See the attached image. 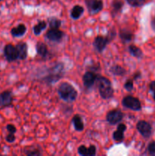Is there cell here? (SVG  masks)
<instances>
[{
	"label": "cell",
	"instance_id": "cell-1",
	"mask_svg": "<svg viewBox=\"0 0 155 156\" xmlns=\"http://www.w3.org/2000/svg\"><path fill=\"white\" fill-rule=\"evenodd\" d=\"M57 91L59 98L67 103L74 101L78 97V91L68 82H62Z\"/></svg>",
	"mask_w": 155,
	"mask_h": 156
},
{
	"label": "cell",
	"instance_id": "cell-2",
	"mask_svg": "<svg viewBox=\"0 0 155 156\" xmlns=\"http://www.w3.org/2000/svg\"><path fill=\"white\" fill-rule=\"evenodd\" d=\"M97 88L100 97L104 100H108L113 97L114 90L112 87L111 82L106 77L99 76L97 80Z\"/></svg>",
	"mask_w": 155,
	"mask_h": 156
},
{
	"label": "cell",
	"instance_id": "cell-3",
	"mask_svg": "<svg viewBox=\"0 0 155 156\" xmlns=\"http://www.w3.org/2000/svg\"><path fill=\"white\" fill-rule=\"evenodd\" d=\"M64 66L62 63H58L49 69V74L44 77V81L48 84H54L62 79L64 74Z\"/></svg>",
	"mask_w": 155,
	"mask_h": 156
},
{
	"label": "cell",
	"instance_id": "cell-4",
	"mask_svg": "<svg viewBox=\"0 0 155 156\" xmlns=\"http://www.w3.org/2000/svg\"><path fill=\"white\" fill-rule=\"evenodd\" d=\"M122 105L124 108L132 110L134 111H138L141 110V104L139 99L132 95L126 96L122 101Z\"/></svg>",
	"mask_w": 155,
	"mask_h": 156
},
{
	"label": "cell",
	"instance_id": "cell-5",
	"mask_svg": "<svg viewBox=\"0 0 155 156\" xmlns=\"http://www.w3.org/2000/svg\"><path fill=\"white\" fill-rule=\"evenodd\" d=\"M123 117H124V114L120 110L114 109L106 114V120L109 124L115 125L117 123H119L122 120Z\"/></svg>",
	"mask_w": 155,
	"mask_h": 156
},
{
	"label": "cell",
	"instance_id": "cell-6",
	"mask_svg": "<svg viewBox=\"0 0 155 156\" xmlns=\"http://www.w3.org/2000/svg\"><path fill=\"white\" fill-rule=\"evenodd\" d=\"M99 75H97L95 72L91 71L88 70L86 73L84 74L82 80H83L84 86L86 89H91L94 84L97 82V78H98Z\"/></svg>",
	"mask_w": 155,
	"mask_h": 156
},
{
	"label": "cell",
	"instance_id": "cell-7",
	"mask_svg": "<svg viewBox=\"0 0 155 156\" xmlns=\"http://www.w3.org/2000/svg\"><path fill=\"white\" fill-rule=\"evenodd\" d=\"M85 4L91 15H94L99 13L103 8L102 0H85Z\"/></svg>",
	"mask_w": 155,
	"mask_h": 156
},
{
	"label": "cell",
	"instance_id": "cell-8",
	"mask_svg": "<svg viewBox=\"0 0 155 156\" xmlns=\"http://www.w3.org/2000/svg\"><path fill=\"white\" fill-rule=\"evenodd\" d=\"M136 128L144 138H149L152 134V127L150 123L144 120H140L137 123Z\"/></svg>",
	"mask_w": 155,
	"mask_h": 156
},
{
	"label": "cell",
	"instance_id": "cell-9",
	"mask_svg": "<svg viewBox=\"0 0 155 156\" xmlns=\"http://www.w3.org/2000/svg\"><path fill=\"white\" fill-rule=\"evenodd\" d=\"M65 36V33L59 29H52L50 28L46 31L45 34V37L52 42L59 43Z\"/></svg>",
	"mask_w": 155,
	"mask_h": 156
},
{
	"label": "cell",
	"instance_id": "cell-10",
	"mask_svg": "<svg viewBox=\"0 0 155 156\" xmlns=\"http://www.w3.org/2000/svg\"><path fill=\"white\" fill-rule=\"evenodd\" d=\"M109 43V41L106 36H97L94 38L93 46H94L95 50H97L98 53H103Z\"/></svg>",
	"mask_w": 155,
	"mask_h": 156
},
{
	"label": "cell",
	"instance_id": "cell-11",
	"mask_svg": "<svg viewBox=\"0 0 155 156\" xmlns=\"http://www.w3.org/2000/svg\"><path fill=\"white\" fill-rule=\"evenodd\" d=\"M4 54L6 59L9 62H13L18 59V51L16 47H14L12 44H8L4 48Z\"/></svg>",
	"mask_w": 155,
	"mask_h": 156
},
{
	"label": "cell",
	"instance_id": "cell-12",
	"mask_svg": "<svg viewBox=\"0 0 155 156\" xmlns=\"http://www.w3.org/2000/svg\"><path fill=\"white\" fill-rule=\"evenodd\" d=\"M126 130V126L124 123H119L117 126V129L115 132L112 133V139L115 140V142L118 143H121L124 140L125 135L124 133Z\"/></svg>",
	"mask_w": 155,
	"mask_h": 156
},
{
	"label": "cell",
	"instance_id": "cell-13",
	"mask_svg": "<svg viewBox=\"0 0 155 156\" xmlns=\"http://www.w3.org/2000/svg\"><path fill=\"white\" fill-rule=\"evenodd\" d=\"M13 101L12 94L11 91H5L0 93V106L8 107L10 106Z\"/></svg>",
	"mask_w": 155,
	"mask_h": 156
},
{
	"label": "cell",
	"instance_id": "cell-14",
	"mask_svg": "<svg viewBox=\"0 0 155 156\" xmlns=\"http://www.w3.org/2000/svg\"><path fill=\"white\" fill-rule=\"evenodd\" d=\"M96 152L97 149L94 145H91L88 148L85 146H81L78 149V152L81 156H94L96 155Z\"/></svg>",
	"mask_w": 155,
	"mask_h": 156
},
{
	"label": "cell",
	"instance_id": "cell-15",
	"mask_svg": "<svg viewBox=\"0 0 155 156\" xmlns=\"http://www.w3.org/2000/svg\"><path fill=\"white\" fill-rule=\"evenodd\" d=\"M17 51H18V59L21 60H24L27 57V44L25 42H20L16 46Z\"/></svg>",
	"mask_w": 155,
	"mask_h": 156
},
{
	"label": "cell",
	"instance_id": "cell-16",
	"mask_svg": "<svg viewBox=\"0 0 155 156\" xmlns=\"http://www.w3.org/2000/svg\"><path fill=\"white\" fill-rule=\"evenodd\" d=\"M119 35L123 43L130 42L134 39V34L127 29H120Z\"/></svg>",
	"mask_w": 155,
	"mask_h": 156
},
{
	"label": "cell",
	"instance_id": "cell-17",
	"mask_svg": "<svg viewBox=\"0 0 155 156\" xmlns=\"http://www.w3.org/2000/svg\"><path fill=\"white\" fill-rule=\"evenodd\" d=\"M26 31H27V27H26V26L24 24H20L17 27H13L11 30V34H12V35L13 37H22L26 33Z\"/></svg>",
	"mask_w": 155,
	"mask_h": 156
},
{
	"label": "cell",
	"instance_id": "cell-18",
	"mask_svg": "<svg viewBox=\"0 0 155 156\" xmlns=\"http://www.w3.org/2000/svg\"><path fill=\"white\" fill-rule=\"evenodd\" d=\"M71 122H72V124L74 126V129L76 131H78V132H81L82 130H84V123L82 121V118L80 115L78 114H76L71 119Z\"/></svg>",
	"mask_w": 155,
	"mask_h": 156
},
{
	"label": "cell",
	"instance_id": "cell-19",
	"mask_svg": "<svg viewBox=\"0 0 155 156\" xmlns=\"http://www.w3.org/2000/svg\"><path fill=\"white\" fill-rule=\"evenodd\" d=\"M112 17H115L117 15L122 12V9L123 7V2L121 0H112Z\"/></svg>",
	"mask_w": 155,
	"mask_h": 156
},
{
	"label": "cell",
	"instance_id": "cell-20",
	"mask_svg": "<svg viewBox=\"0 0 155 156\" xmlns=\"http://www.w3.org/2000/svg\"><path fill=\"white\" fill-rule=\"evenodd\" d=\"M36 53L42 58H46L49 54V50L47 46L43 42H38L36 45Z\"/></svg>",
	"mask_w": 155,
	"mask_h": 156
},
{
	"label": "cell",
	"instance_id": "cell-21",
	"mask_svg": "<svg viewBox=\"0 0 155 156\" xmlns=\"http://www.w3.org/2000/svg\"><path fill=\"white\" fill-rule=\"evenodd\" d=\"M109 72L115 76H124L127 73L126 69L119 65H113L111 66L109 69Z\"/></svg>",
	"mask_w": 155,
	"mask_h": 156
},
{
	"label": "cell",
	"instance_id": "cell-22",
	"mask_svg": "<svg viewBox=\"0 0 155 156\" xmlns=\"http://www.w3.org/2000/svg\"><path fill=\"white\" fill-rule=\"evenodd\" d=\"M129 52L130 54L137 59H141L143 56V52L139 47L135 46V44H131L129 46Z\"/></svg>",
	"mask_w": 155,
	"mask_h": 156
},
{
	"label": "cell",
	"instance_id": "cell-23",
	"mask_svg": "<svg viewBox=\"0 0 155 156\" xmlns=\"http://www.w3.org/2000/svg\"><path fill=\"white\" fill-rule=\"evenodd\" d=\"M84 8L81 5H74L71 9V17L74 20H77L81 18L82 14L84 13Z\"/></svg>",
	"mask_w": 155,
	"mask_h": 156
},
{
	"label": "cell",
	"instance_id": "cell-24",
	"mask_svg": "<svg viewBox=\"0 0 155 156\" xmlns=\"http://www.w3.org/2000/svg\"><path fill=\"white\" fill-rule=\"evenodd\" d=\"M47 24L45 21H40L38 24H35L33 27V31L35 35L40 34L41 32L43 30H45Z\"/></svg>",
	"mask_w": 155,
	"mask_h": 156
},
{
	"label": "cell",
	"instance_id": "cell-25",
	"mask_svg": "<svg viewBox=\"0 0 155 156\" xmlns=\"http://www.w3.org/2000/svg\"><path fill=\"white\" fill-rule=\"evenodd\" d=\"M48 22L49 26L52 29H59L60 27L61 24H62V21L56 17H52V18H49Z\"/></svg>",
	"mask_w": 155,
	"mask_h": 156
},
{
	"label": "cell",
	"instance_id": "cell-26",
	"mask_svg": "<svg viewBox=\"0 0 155 156\" xmlns=\"http://www.w3.org/2000/svg\"><path fill=\"white\" fill-rule=\"evenodd\" d=\"M128 4L132 7H141L145 2V0H126Z\"/></svg>",
	"mask_w": 155,
	"mask_h": 156
},
{
	"label": "cell",
	"instance_id": "cell-27",
	"mask_svg": "<svg viewBox=\"0 0 155 156\" xmlns=\"http://www.w3.org/2000/svg\"><path fill=\"white\" fill-rule=\"evenodd\" d=\"M133 79H128L124 84V88L127 90L128 91H132L134 88V83H133Z\"/></svg>",
	"mask_w": 155,
	"mask_h": 156
},
{
	"label": "cell",
	"instance_id": "cell-28",
	"mask_svg": "<svg viewBox=\"0 0 155 156\" xmlns=\"http://www.w3.org/2000/svg\"><path fill=\"white\" fill-rule=\"evenodd\" d=\"M26 155L27 156H40L41 155L40 151L36 149H30V150H26L25 151Z\"/></svg>",
	"mask_w": 155,
	"mask_h": 156
},
{
	"label": "cell",
	"instance_id": "cell-29",
	"mask_svg": "<svg viewBox=\"0 0 155 156\" xmlns=\"http://www.w3.org/2000/svg\"><path fill=\"white\" fill-rule=\"evenodd\" d=\"M147 152L150 155H155V141H152L147 146Z\"/></svg>",
	"mask_w": 155,
	"mask_h": 156
},
{
	"label": "cell",
	"instance_id": "cell-30",
	"mask_svg": "<svg viewBox=\"0 0 155 156\" xmlns=\"http://www.w3.org/2000/svg\"><path fill=\"white\" fill-rule=\"evenodd\" d=\"M115 36H116V32H115V30L114 28L110 29V30L108 31L107 35H106L107 38L109 39V42H111V41H112V40L115 37Z\"/></svg>",
	"mask_w": 155,
	"mask_h": 156
},
{
	"label": "cell",
	"instance_id": "cell-31",
	"mask_svg": "<svg viewBox=\"0 0 155 156\" xmlns=\"http://www.w3.org/2000/svg\"><path fill=\"white\" fill-rule=\"evenodd\" d=\"M5 139H6V141H7L8 143H14V142L15 141V134H14V133H9V134L7 136H6Z\"/></svg>",
	"mask_w": 155,
	"mask_h": 156
},
{
	"label": "cell",
	"instance_id": "cell-32",
	"mask_svg": "<svg viewBox=\"0 0 155 156\" xmlns=\"http://www.w3.org/2000/svg\"><path fill=\"white\" fill-rule=\"evenodd\" d=\"M149 88H150V91L153 93V100L155 101V80L150 82L149 85Z\"/></svg>",
	"mask_w": 155,
	"mask_h": 156
},
{
	"label": "cell",
	"instance_id": "cell-33",
	"mask_svg": "<svg viewBox=\"0 0 155 156\" xmlns=\"http://www.w3.org/2000/svg\"><path fill=\"white\" fill-rule=\"evenodd\" d=\"M7 130L9 131V133H14L15 134V133H16V131H17V129H16V127H15V126H14V125H12V124H9V125H7Z\"/></svg>",
	"mask_w": 155,
	"mask_h": 156
},
{
	"label": "cell",
	"instance_id": "cell-34",
	"mask_svg": "<svg viewBox=\"0 0 155 156\" xmlns=\"http://www.w3.org/2000/svg\"><path fill=\"white\" fill-rule=\"evenodd\" d=\"M141 73H140V72H137V73H135V74H134L132 79H133V80H137V79H140V78H141Z\"/></svg>",
	"mask_w": 155,
	"mask_h": 156
},
{
	"label": "cell",
	"instance_id": "cell-35",
	"mask_svg": "<svg viewBox=\"0 0 155 156\" xmlns=\"http://www.w3.org/2000/svg\"><path fill=\"white\" fill-rule=\"evenodd\" d=\"M150 24H151L152 28H153V30H155V17L151 20V23H150Z\"/></svg>",
	"mask_w": 155,
	"mask_h": 156
},
{
	"label": "cell",
	"instance_id": "cell-36",
	"mask_svg": "<svg viewBox=\"0 0 155 156\" xmlns=\"http://www.w3.org/2000/svg\"><path fill=\"white\" fill-rule=\"evenodd\" d=\"M0 1H2V0H0Z\"/></svg>",
	"mask_w": 155,
	"mask_h": 156
}]
</instances>
